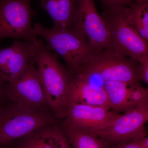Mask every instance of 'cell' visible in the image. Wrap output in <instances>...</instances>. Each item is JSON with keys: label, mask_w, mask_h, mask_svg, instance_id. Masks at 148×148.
<instances>
[{"label": "cell", "mask_w": 148, "mask_h": 148, "mask_svg": "<svg viewBox=\"0 0 148 148\" xmlns=\"http://www.w3.org/2000/svg\"><path fill=\"white\" fill-rule=\"evenodd\" d=\"M110 148H141L136 141H130L109 145Z\"/></svg>", "instance_id": "7402d4cb"}, {"label": "cell", "mask_w": 148, "mask_h": 148, "mask_svg": "<svg viewBox=\"0 0 148 148\" xmlns=\"http://www.w3.org/2000/svg\"><path fill=\"white\" fill-rule=\"evenodd\" d=\"M105 107L70 103L62 126L95 132L107 127L120 115Z\"/></svg>", "instance_id": "30bf717a"}, {"label": "cell", "mask_w": 148, "mask_h": 148, "mask_svg": "<svg viewBox=\"0 0 148 148\" xmlns=\"http://www.w3.org/2000/svg\"><path fill=\"white\" fill-rule=\"evenodd\" d=\"M4 100H0V105H1V103L2 102V101H3Z\"/></svg>", "instance_id": "d4e9b609"}, {"label": "cell", "mask_w": 148, "mask_h": 148, "mask_svg": "<svg viewBox=\"0 0 148 148\" xmlns=\"http://www.w3.org/2000/svg\"><path fill=\"white\" fill-rule=\"evenodd\" d=\"M104 10L116 7H127L136 0H99Z\"/></svg>", "instance_id": "44dd1931"}, {"label": "cell", "mask_w": 148, "mask_h": 148, "mask_svg": "<svg viewBox=\"0 0 148 148\" xmlns=\"http://www.w3.org/2000/svg\"><path fill=\"white\" fill-rule=\"evenodd\" d=\"M5 99L4 95L3 94L2 90L0 89V100H4Z\"/></svg>", "instance_id": "cb8c5ba5"}, {"label": "cell", "mask_w": 148, "mask_h": 148, "mask_svg": "<svg viewBox=\"0 0 148 148\" xmlns=\"http://www.w3.org/2000/svg\"><path fill=\"white\" fill-rule=\"evenodd\" d=\"M71 29L84 37L94 53L112 49V40L104 19L98 13L95 0H76Z\"/></svg>", "instance_id": "52a82bcc"}, {"label": "cell", "mask_w": 148, "mask_h": 148, "mask_svg": "<svg viewBox=\"0 0 148 148\" xmlns=\"http://www.w3.org/2000/svg\"><path fill=\"white\" fill-rule=\"evenodd\" d=\"M125 8L119 6L105 9L101 16L110 32L112 50L119 55L136 60L148 54V42L129 23Z\"/></svg>", "instance_id": "5b68a950"}, {"label": "cell", "mask_w": 148, "mask_h": 148, "mask_svg": "<svg viewBox=\"0 0 148 148\" xmlns=\"http://www.w3.org/2000/svg\"><path fill=\"white\" fill-rule=\"evenodd\" d=\"M148 104V89L138 84L129 85L127 96L128 110Z\"/></svg>", "instance_id": "d6986e66"}, {"label": "cell", "mask_w": 148, "mask_h": 148, "mask_svg": "<svg viewBox=\"0 0 148 148\" xmlns=\"http://www.w3.org/2000/svg\"><path fill=\"white\" fill-rule=\"evenodd\" d=\"M129 85L123 82L108 81L103 83L111 109L118 113L128 110L127 96Z\"/></svg>", "instance_id": "2e32d148"}, {"label": "cell", "mask_w": 148, "mask_h": 148, "mask_svg": "<svg viewBox=\"0 0 148 148\" xmlns=\"http://www.w3.org/2000/svg\"><path fill=\"white\" fill-rule=\"evenodd\" d=\"M32 0H0V42L12 38L35 43L37 36L32 19L37 15L31 6Z\"/></svg>", "instance_id": "8992f818"}, {"label": "cell", "mask_w": 148, "mask_h": 148, "mask_svg": "<svg viewBox=\"0 0 148 148\" xmlns=\"http://www.w3.org/2000/svg\"><path fill=\"white\" fill-rule=\"evenodd\" d=\"M1 90L7 100L38 110L51 112L32 58L21 76L4 86Z\"/></svg>", "instance_id": "9c48e42d"}, {"label": "cell", "mask_w": 148, "mask_h": 148, "mask_svg": "<svg viewBox=\"0 0 148 148\" xmlns=\"http://www.w3.org/2000/svg\"><path fill=\"white\" fill-rule=\"evenodd\" d=\"M73 76L69 90V103L105 107L111 110L106 91L99 86L79 76Z\"/></svg>", "instance_id": "7c38bea8"}, {"label": "cell", "mask_w": 148, "mask_h": 148, "mask_svg": "<svg viewBox=\"0 0 148 148\" xmlns=\"http://www.w3.org/2000/svg\"><path fill=\"white\" fill-rule=\"evenodd\" d=\"M61 121L42 112L5 99L0 105V146L8 145L41 127Z\"/></svg>", "instance_id": "7a4b0ae2"}, {"label": "cell", "mask_w": 148, "mask_h": 148, "mask_svg": "<svg viewBox=\"0 0 148 148\" xmlns=\"http://www.w3.org/2000/svg\"><path fill=\"white\" fill-rule=\"evenodd\" d=\"M40 8L49 14L53 22V29H71L76 0H39Z\"/></svg>", "instance_id": "4fadbf2b"}, {"label": "cell", "mask_w": 148, "mask_h": 148, "mask_svg": "<svg viewBox=\"0 0 148 148\" xmlns=\"http://www.w3.org/2000/svg\"><path fill=\"white\" fill-rule=\"evenodd\" d=\"M33 28L37 36L44 39L48 50L56 52L63 58L73 75L94 53L84 37L73 29H49L38 22L35 23Z\"/></svg>", "instance_id": "277c9868"}, {"label": "cell", "mask_w": 148, "mask_h": 148, "mask_svg": "<svg viewBox=\"0 0 148 148\" xmlns=\"http://www.w3.org/2000/svg\"><path fill=\"white\" fill-rule=\"evenodd\" d=\"M32 58L51 112L56 119L63 120L69 108L72 74L60 63L57 53L48 50L42 39L34 44Z\"/></svg>", "instance_id": "6da1fadb"}, {"label": "cell", "mask_w": 148, "mask_h": 148, "mask_svg": "<svg viewBox=\"0 0 148 148\" xmlns=\"http://www.w3.org/2000/svg\"><path fill=\"white\" fill-rule=\"evenodd\" d=\"M47 148H72L61 121L47 127Z\"/></svg>", "instance_id": "e0dca14e"}, {"label": "cell", "mask_w": 148, "mask_h": 148, "mask_svg": "<svg viewBox=\"0 0 148 148\" xmlns=\"http://www.w3.org/2000/svg\"><path fill=\"white\" fill-rule=\"evenodd\" d=\"M138 62L137 75L139 82L148 84V54L136 59Z\"/></svg>", "instance_id": "ffe728a7"}, {"label": "cell", "mask_w": 148, "mask_h": 148, "mask_svg": "<svg viewBox=\"0 0 148 148\" xmlns=\"http://www.w3.org/2000/svg\"><path fill=\"white\" fill-rule=\"evenodd\" d=\"M148 104L126 112L105 128L93 132L109 145L136 141L147 136Z\"/></svg>", "instance_id": "ba28073f"}, {"label": "cell", "mask_w": 148, "mask_h": 148, "mask_svg": "<svg viewBox=\"0 0 148 148\" xmlns=\"http://www.w3.org/2000/svg\"><path fill=\"white\" fill-rule=\"evenodd\" d=\"M138 62L136 59L119 55L111 49L93 53L82 64L74 76L90 80L98 76L104 82L116 81L129 85L140 83L137 75Z\"/></svg>", "instance_id": "3957f363"}, {"label": "cell", "mask_w": 148, "mask_h": 148, "mask_svg": "<svg viewBox=\"0 0 148 148\" xmlns=\"http://www.w3.org/2000/svg\"><path fill=\"white\" fill-rule=\"evenodd\" d=\"M34 43L16 40L0 49V89L18 79L26 71L33 54Z\"/></svg>", "instance_id": "8fae6325"}, {"label": "cell", "mask_w": 148, "mask_h": 148, "mask_svg": "<svg viewBox=\"0 0 148 148\" xmlns=\"http://www.w3.org/2000/svg\"><path fill=\"white\" fill-rule=\"evenodd\" d=\"M47 126L15 140V148H47Z\"/></svg>", "instance_id": "ac0fdd59"}, {"label": "cell", "mask_w": 148, "mask_h": 148, "mask_svg": "<svg viewBox=\"0 0 148 148\" xmlns=\"http://www.w3.org/2000/svg\"><path fill=\"white\" fill-rule=\"evenodd\" d=\"M125 10L129 23L148 42V0H136L125 7Z\"/></svg>", "instance_id": "5bb4252c"}, {"label": "cell", "mask_w": 148, "mask_h": 148, "mask_svg": "<svg viewBox=\"0 0 148 148\" xmlns=\"http://www.w3.org/2000/svg\"><path fill=\"white\" fill-rule=\"evenodd\" d=\"M62 127L72 148H110L105 141L93 132L62 125Z\"/></svg>", "instance_id": "9a60e30c"}, {"label": "cell", "mask_w": 148, "mask_h": 148, "mask_svg": "<svg viewBox=\"0 0 148 148\" xmlns=\"http://www.w3.org/2000/svg\"><path fill=\"white\" fill-rule=\"evenodd\" d=\"M138 145L141 148H148V138L147 136L137 140Z\"/></svg>", "instance_id": "603a6c76"}]
</instances>
